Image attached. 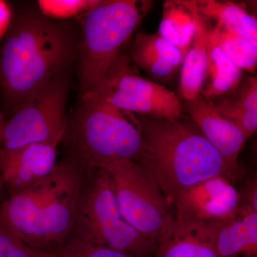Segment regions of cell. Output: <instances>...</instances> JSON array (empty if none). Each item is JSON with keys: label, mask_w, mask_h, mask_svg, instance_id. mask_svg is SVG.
I'll list each match as a JSON object with an SVG mask.
<instances>
[{"label": "cell", "mask_w": 257, "mask_h": 257, "mask_svg": "<svg viewBox=\"0 0 257 257\" xmlns=\"http://www.w3.org/2000/svg\"><path fill=\"white\" fill-rule=\"evenodd\" d=\"M52 253L28 246L0 226V257H52Z\"/></svg>", "instance_id": "cell-24"}, {"label": "cell", "mask_w": 257, "mask_h": 257, "mask_svg": "<svg viewBox=\"0 0 257 257\" xmlns=\"http://www.w3.org/2000/svg\"><path fill=\"white\" fill-rule=\"evenodd\" d=\"M194 10L207 20H215L223 28L237 34L257 46V21L242 4L234 2L189 1Z\"/></svg>", "instance_id": "cell-17"}, {"label": "cell", "mask_w": 257, "mask_h": 257, "mask_svg": "<svg viewBox=\"0 0 257 257\" xmlns=\"http://www.w3.org/2000/svg\"><path fill=\"white\" fill-rule=\"evenodd\" d=\"M101 3L99 0H73V1H40L39 8L49 18L63 19L75 15H82Z\"/></svg>", "instance_id": "cell-23"}, {"label": "cell", "mask_w": 257, "mask_h": 257, "mask_svg": "<svg viewBox=\"0 0 257 257\" xmlns=\"http://www.w3.org/2000/svg\"><path fill=\"white\" fill-rule=\"evenodd\" d=\"M186 102L187 113L201 133L233 168L239 171L238 158L247 140L244 133L204 96Z\"/></svg>", "instance_id": "cell-12"}, {"label": "cell", "mask_w": 257, "mask_h": 257, "mask_svg": "<svg viewBox=\"0 0 257 257\" xmlns=\"http://www.w3.org/2000/svg\"><path fill=\"white\" fill-rule=\"evenodd\" d=\"M210 243L220 257L257 255V210L240 203L229 219L209 224H185Z\"/></svg>", "instance_id": "cell-11"}, {"label": "cell", "mask_w": 257, "mask_h": 257, "mask_svg": "<svg viewBox=\"0 0 257 257\" xmlns=\"http://www.w3.org/2000/svg\"><path fill=\"white\" fill-rule=\"evenodd\" d=\"M240 200L231 179L226 176L212 177L185 189L176 197L175 220L184 224L224 220L236 214Z\"/></svg>", "instance_id": "cell-9"}, {"label": "cell", "mask_w": 257, "mask_h": 257, "mask_svg": "<svg viewBox=\"0 0 257 257\" xmlns=\"http://www.w3.org/2000/svg\"><path fill=\"white\" fill-rule=\"evenodd\" d=\"M195 30V15L184 1L165 3L159 35L180 50L184 57L192 45Z\"/></svg>", "instance_id": "cell-20"}, {"label": "cell", "mask_w": 257, "mask_h": 257, "mask_svg": "<svg viewBox=\"0 0 257 257\" xmlns=\"http://www.w3.org/2000/svg\"><path fill=\"white\" fill-rule=\"evenodd\" d=\"M157 257H220L192 228L174 220L157 242Z\"/></svg>", "instance_id": "cell-19"}, {"label": "cell", "mask_w": 257, "mask_h": 257, "mask_svg": "<svg viewBox=\"0 0 257 257\" xmlns=\"http://www.w3.org/2000/svg\"><path fill=\"white\" fill-rule=\"evenodd\" d=\"M87 171L66 157L50 175L0 204V226L32 248L57 251L73 232Z\"/></svg>", "instance_id": "cell-2"}, {"label": "cell", "mask_w": 257, "mask_h": 257, "mask_svg": "<svg viewBox=\"0 0 257 257\" xmlns=\"http://www.w3.org/2000/svg\"><path fill=\"white\" fill-rule=\"evenodd\" d=\"M130 61L158 80H168L182 65L184 55L159 34L138 32L130 53Z\"/></svg>", "instance_id": "cell-13"}, {"label": "cell", "mask_w": 257, "mask_h": 257, "mask_svg": "<svg viewBox=\"0 0 257 257\" xmlns=\"http://www.w3.org/2000/svg\"><path fill=\"white\" fill-rule=\"evenodd\" d=\"M62 142L68 149L67 157L86 170H104L120 161L136 162L143 145L133 114L83 97L67 115Z\"/></svg>", "instance_id": "cell-4"}, {"label": "cell", "mask_w": 257, "mask_h": 257, "mask_svg": "<svg viewBox=\"0 0 257 257\" xmlns=\"http://www.w3.org/2000/svg\"><path fill=\"white\" fill-rule=\"evenodd\" d=\"M93 171L79 198L74 236L135 257L156 255L157 242L139 234L121 214L109 174L101 169Z\"/></svg>", "instance_id": "cell-6"}, {"label": "cell", "mask_w": 257, "mask_h": 257, "mask_svg": "<svg viewBox=\"0 0 257 257\" xmlns=\"http://www.w3.org/2000/svg\"><path fill=\"white\" fill-rule=\"evenodd\" d=\"M79 28L27 10L10 23L0 47V99L11 115L77 62Z\"/></svg>", "instance_id": "cell-1"}, {"label": "cell", "mask_w": 257, "mask_h": 257, "mask_svg": "<svg viewBox=\"0 0 257 257\" xmlns=\"http://www.w3.org/2000/svg\"><path fill=\"white\" fill-rule=\"evenodd\" d=\"M143 139L136 162L152 176L168 204L185 189L218 176L238 175L192 125L179 119L133 114Z\"/></svg>", "instance_id": "cell-3"}, {"label": "cell", "mask_w": 257, "mask_h": 257, "mask_svg": "<svg viewBox=\"0 0 257 257\" xmlns=\"http://www.w3.org/2000/svg\"><path fill=\"white\" fill-rule=\"evenodd\" d=\"M5 117L3 116V114H2L1 107H0V127H1V125L3 124V121H4Z\"/></svg>", "instance_id": "cell-28"}, {"label": "cell", "mask_w": 257, "mask_h": 257, "mask_svg": "<svg viewBox=\"0 0 257 257\" xmlns=\"http://www.w3.org/2000/svg\"><path fill=\"white\" fill-rule=\"evenodd\" d=\"M185 4L194 12L196 18V30L194 39L187 51L181 68L179 90L180 95L186 101L197 99L201 95L205 74L207 60V47L209 42V30L205 19L189 4Z\"/></svg>", "instance_id": "cell-15"}, {"label": "cell", "mask_w": 257, "mask_h": 257, "mask_svg": "<svg viewBox=\"0 0 257 257\" xmlns=\"http://www.w3.org/2000/svg\"><path fill=\"white\" fill-rule=\"evenodd\" d=\"M70 79V70L62 72L5 119L0 127V148L13 150L62 136Z\"/></svg>", "instance_id": "cell-8"}, {"label": "cell", "mask_w": 257, "mask_h": 257, "mask_svg": "<svg viewBox=\"0 0 257 257\" xmlns=\"http://www.w3.org/2000/svg\"><path fill=\"white\" fill-rule=\"evenodd\" d=\"M104 170L110 177L124 219L139 234L158 242L170 229L175 216L150 172L133 160L115 162Z\"/></svg>", "instance_id": "cell-7"}, {"label": "cell", "mask_w": 257, "mask_h": 257, "mask_svg": "<svg viewBox=\"0 0 257 257\" xmlns=\"http://www.w3.org/2000/svg\"><path fill=\"white\" fill-rule=\"evenodd\" d=\"M243 71L225 55L212 28L209 30L207 60L202 89L207 99L231 94L240 85Z\"/></svg>", "instance_id": "cell-16"}, {"label": "cell", "mask_w": 257, "mask_h": 257, "mask_svg": "<svg viewBox=\"0 0 257 257\" xmlns=\"http://www.w3.org/2000/svg\"><path fill=\"white\" fill-rule=\"evenodd\" d=\"M63 135L13 150L0 148V175L10 196L23 192L50 175L57 165V147Z\"/></svg>", "instance_id": "cell-10"}, {"label": "cell", "mask_w": 257, "mask_h": 257, "mask_svg": "<svg viewBox=\"0 0 257 257\" xmlns=\"http://www.w3.org/2000/svg\"><path fill=\"white\" fill-rule=\"evenodd\" d=\"M151 1L109 0L81 15L77 74L81 96L95 87L150 10Z\"/></svg>", "instance_id": "cell-5"}, {"label": "cell", "mask_w": 257, "mask_h": 257, "mask_svg": "<svg viewBox=\"0 0 257 257\" xmlns=\"http://www.w3.org/2000/svg\"><path fill=\"white\" fill-rule=\"evenodd\" d=\"M5 190H7L6 186H5L3 177L0 175V199H1L2 197H3V193L5 192Z\"/></svg>", "instance_id": "cell-27"}, {"label": "cell", "mask_w": 257, "mask_h": 257, "mask_svg": "<svg viewBox=\"0 0 257 257\" xmlns=\"http://www.w3.org/2000/svg\"><path fill=\"white\" fill-rule=\"evenodd\" d=\"M218 45L225 55L241 70L254 72L257 64V46L219 24L212 28Z\"/></svg>", "instance_id": "cell-21"}, {"label": "cell", "mask_w": 257, "mask_h": 257, "mask_svg": "<svg viewBox=\"0 0 257 257\" xmlns=\"http://www.w3.org/2000/svg\"><path fill=\"white\" fill-rule=\"evenodd\" d=\"M52 257H135L104 246L84 242L73 236L52 253Z\"/></svg>", "instance_id": "cell-22"}, {"label": "cell", "mask_w": 257, "mask_h": 257, "mask_svg": "<svg viewBox=\"0 0 257 257\" xmlns=\"http://www.w3.org/2000/svg\"><path fill=\"white\" fill-rule=\"evenodd\" d=\"M231 93L232 95L218 104L214 103V105L225 118L249 138L257 130L256 77H249Z\"/></svg>", "instance_id": "cell-18"}, {"label": "cell", "mask_w": 257, "mask_h": 257, "mask_svg": "<svg viewBox=\"0 0 257 257\" xmlns=\"http://www.w3.org/2000/svg\"><path fill=\"white\" fill-rule=\"evenodd\" d=\"M132 66L128 56L121 54L90 92L98 89H114L170 105L182 106L175 93L160 84L140 77Z\"/></svg>", "instance_id": "cell-14"}, {"label": "cell", "mask_w": 257, "mask_h": 257, "mask_svg": "<svg viewBox=\"0 0 257 257\" xmlns=\"http://www.w3.org/2000/svg\"><path fill=\"white\" fill-rule=\"evenodd\" d=\"M9 19V13H8V8L4 3L0 2V34L3 31H5V27Z\"/></svg>", "instance_id": "cell-26"}, {"label": "cell", "mask_w": 257, "mask_h": 257, "mask_svg": "<svg viewBox=\"0 0 257 257\" xmlns=\"http://www.w3.org/2000/svg\"><path fill=\"white\" fill-rule=\"evenodd\" d=\"M244 201L243 204H247L249 207L257 210V184L256 179H253L244 191Z\"/></svg>", "instance_id": "cell-25"}]
</instances>
